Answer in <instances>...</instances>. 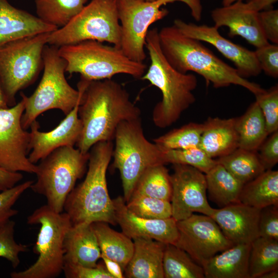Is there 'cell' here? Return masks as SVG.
I'll return each instance as SVG.
<instances>
[{
  "label": "cell",
  "instance_id": "cell-1",
  "mask_svg": "<svg viewBox=\"0 0 278 278\" xmlns=\"http://www.w3.org/2000/svg\"><path fill=\"white\" fill-rule=\"evenodd\" d=\"M78 84L82 90L78 108L82 131L76 145L81 152L88 153L98 142L112 141L122 121L141 118L140 109L117 82L81 78Z\"/></svg>",
  "mask_w": 278,
  "mask_h": 278
},
{
  "label": "cell",
  "instance_id": "cell-2",
  "mask_svg": "<svg viewBox=\"0 0 278 278\" xmlns=\"http://www.w3.org/2000/svg\"><path fill=\"white\" fill-rule=\"evenodd\" d=\"M162 51L169 63L182 73L194 72L215 88L240 85L254 95L265 90L242 77L237 70L217 57L201 41L183 34L173 25L159 30Z\"/></svg>",
  "mask_w": 278,
  "mask_h": 278
},
{
  "label": "cell",
  "instance_id": "cell-3",
  "mask_svg": "<svg viewBox=\"0 0 278 278\" xmlns=\"http://www.w3.org/2000/svg\"><path fill=\"white\" fill-rule=\"evenodd\" d=\"M150 64L141 79L158 88L162 95L152 112V121L157 127L165 128L173 124L196 98L193 91L198 85L193 74L182 73L175 69L163 54L157 28L149 29L145 39Z\"/></svg>",
  "mask_w": 278,
  "mask_h": 278
},
{
  "label": "cell",
  "instance_id": "cell-4",
  "mask_svg": "<svg viewBox=\"0 0 278 278\" xmlns=\"http://www.w3.org/2000/svg\"><path fill=\"white\" fill-rule=\"evenodd\" d=\"M113 150L112 141L98 142L90 149L85 177L70 193L64 205L72 225L95 222L117 224L106 178Z\"/></svg>",
  "mask_w": 278,
  "mask_h": 278
},
{
  "label": "cell",
  "instance_id": "cell-5",
  "mask_svg": "<svg viewBox=\"0 0 278 278\" xmlns=\"http://www.w3.org/2000/svg\"><path fill=\"white\" fill-rule=\"evenodd\" d=\"M44 72L41 80L33 94L25 99V106L21 119L23 129L30 128L31 124L42 113L51 109H59L65 115L80 101L82 88L78 84V90L67 82L65 72L66 63L58 53V47L46 45L43 49Z\"/></svg>",
  "mask_w": 278,
  "mask_h": 278
},
{
  "label": "cell",
  "instance_id": "cell-6",
  "mask_svg": "<svg viewBox=\"0 0 278 278\" xmlns=\"http://www.w3.org/2000/svg\"><path fill=\"white\" fill-rule=\"evenodd\" d=\"M59 55L66 63L65 72L79 73L88 81L111 79L118 74L141 78L147 66L127 57L120 47L86 40L58 47Z\"/></svg>",
  "mask_w": 278,
  "mask_h": 278
},
{
  "label": "cell",
  "instance_id": "cell-7",
  "mask_svg": "<svg viewBox=\"0 0 278 278\" xmlns=\"http://www.w3.org/2000/svg\"><path fill=\"white\" fill-rule=\"evenodd\" d=\"M29 224H39L33 251L36 261L26 269L13 271L11 278H55L63 272L64 240L72 223L68 215L57 213L47 204L36 209L27 217Z\"/></svg>",
  "mask_w": 278,
  "mask_h": 278
},
{
  "label": "cell",
  "instance_id": "cell-8",
  "mask_svg": "<svg viewBox=\"0 0 278 278\" xmlns=\"http://www.w3.org/2000/svg\"><path fill=\"white\" fill-rule=\"evenodd\" d=\"M89 157V152L83 153L74 146L54 150L37 165V180L30 188L44 196L53 211L62 212L68 195L86 171Z\"/></svg>",
  "mask_w": 278,
  "mask_h": 278
},
{
  "label": "cell",
  "instance_id": "cell-9",
  "mask_svg": "<svg viewBox=\"0 0 278 278\" xmlns=\"http://www.w3.org/2000/svg\"><path fill=\"white\" fill-rule=\"evenodd\" d=\"M114 138L113 165L119 171L123 198L127 203L142 173L151 166L164 164L162 150L146 138L141 118L120 123Z\"/></svg>",
  "mask_w": 278,
  "mask_h": 278
},
{
  "label": "cell",
  "instance_id": "cell-10",
  "mask_svg": "<svg viewBox=\"0 0 278 278\" xmlns=\"http://www.w3.org/2000/svg\"><path fill=\"white\" fill-rule=\"evenodd\" d=\"M121 38L117 0H92L66 25L50 33L48 44L59 47L95 40L120 47Z\"/></svg>",
  "mask_w": 278,
  "mask_h": 278
},
{
  "label": "cell",
  "instance_id": "cell-11",
  "mask_svg": "<svg viewBox=\"0 0 278 278\" xmlns=\"http://www.w3.org/2000/svg\"><path fill=\"white\" fill-rule=\"evenodd\" d=\"M175 1L185 3L195 20L201 18V0H117L121 28L120 48L127 57L134 61L144 62L146 57L145 39L149 27L168 13V11L161 6Z\"/></svg>",
  "mask_w": 278,
  "mask_h": 278
},
{
  "label": "cell",
  "instance_id": "cell-12",
  "mask_svg": "<svg viewBox=\"0 0 278 278\" xmlns=\"http://www.w3.org/2000/svg\"><path fill=\"white\" fill-rule=\"evenodd\" d=\"M50 32L21 38L0 47V81L9 107L17 93L36 79L43 67L42 54Z\"/></svg>",
  "mask_w": 278,
  "mask_h": 278
},
{
  "label": "cell",
  "instance_id": "cell-13",
  "mask_svg": "<svg viewBox=\"0 0 278 278\" xmlns=\"http://www.w3.org/2000/svg\"><path fill=\"white\" fill-rule=\"evenodd\" d=\"M14 106L0 109V168L12 172L36 173L37 165L28 159L30 133L23 129L21 119L24 97Z\"/></svg>",
  "mask_w": 278,
  "mask_h": 278
},
{
  "label": "cell",
  "instance_id": "cell-14",
  "mask_svg": "<svg viewBox=\"0 0 278 278\" xmlns=\"http://www.w3.org/2000/svg\"><path fill=\"white\" fill-rule=\"evenodd\" d=\"M177 225L179 235L175 245L201 266L218 252L234 245L209 216L193 214L177 221Z\"/></svg>",
  "mask_w": 278,
  "mask_h": 278
},
{
  "label": "cell",
  "instance_id": "cell-15",
  "mask_svg": "<svg viewBox=\"0 0 278 278\" xmlns=\"http://www.w3.org/2000/svg\"><path fill=\"white\" fill-rule=\"evenodd\" d=\"M170 175L172 217L177 221L197 212L211 216L214 208L208 202L205 173L193 166L173 164Z\"/></svg>",
  "mask_w": 278,
  "mask_h": 278
},
{
  "label": "cell",
  "instance_id": "cell-16",
  "mask_svg": "<svg viewBox=\"0 0 278 278\" xmlns=\"http://www.w3.org/2000/svg\"><path fill=\"white\" fill-rule=\"evenodd\" d=\"M173 25L185 36L207 42L214 46L234 64L235 68L242 77H255L261 73L254 51L250 50L224 38L215 26L199 25L186 23L179 19L174 20Z\"/></svg>",
  "mask_w": 278,
  "mask_h": 278
},
{
  "label": "cell",
  "instance_id": "cell-17",
  "mask_svg": "<svg viewBox=\"0 0 278 278\" xmlns=\"http://www.w3.org/2000/svg\"><path fill=\"white\" fill-rule=\"evenodd\" d=\"M80 102L55 128L50 131H40V125L37 120L32 122L30 126L29 148V151H31L28 157L32 163L35 164L59 147L76 145L82 131V124L78 116Z\"/></svg>",
  "mask_w": 278,
  "mask_h": 278
},
{
  "label": "cell",
  "instance_id": "cell-18",
  "mask_svg": "<svg viewBox=\"0 0 278 278\" xmlns=\"http://www.w3.org/2000/svg\"><path fill=\"white\" fill-rule=\"evenodd\" d=\"M112 200L116 222L128 237L132 239L148 238L175 245L179 233L177 221L172 217L155 219L140 217L128 210L123 197L119 196Z\"/></svg>",
  "mask_w": 278,
  "mask_h": 278
},
{
  "label": "cell",
  "instance_id": "cell-19",
  "mask_svg": "<svg viewBox=\"0 0 278 278\" xmlns=\"http://www.w3.org/2000/svg\"><path fill=\"white\" fill-rule=\"evenodd\" d=\"M260 211V209L238 202L218 209L214 208L210 217L234 245L251 244L259 237Z\"/></svg>",
  "mask_w": 278,
  "mask_h": 278
},
{
  "label": "cell",
  "instance_id": "cell-20",
  "mask_svg": "<svg viewBox=\"0 0 278 278\" xmlns=\"http://www.w3.org/2000/svg\"><path fill=\"white\" fill-rule=\"evenodd\" d=\"M211 16L217 28H229L230 37L240 36L256 48L269 43L261 28L258 12L249 9L242 1L214 9Z\"/></svg>",
  "mask_w": 278,
  "mask_h": 278
},
{
  "label": "cell",
  "instance_id": "cell-21",
  "mask_svg": "<svg viewBox=\"0 0 278 278\" xmlns=\"http://www.w3.org/2000/svg\"><path fill=\"white\" fill-rule=\"evenodd\" d=\"M58 28L37 16L15 8L8 0H0V47L21 38L51 32Z\"/></svg>",
  "mask_w": 278,
  "mask_h": 278
},
{
  "label": "cell",
  "instance_id": "cell-22",
  "mask_svg": "<svg viewBox=\"0 0 278 278\" xmlns=\"http://www.w3.org/2000/svg\"><path fill=\"white\" fill-rule=\"evenodd\" d=\"M132 240L133 252L124 270L125 277L164 278L163 258L166 244L148 238Z\"/></svg>",
  "mask_w": 278,
  "mask_h": 278
},
{
  "label": "cell",
  "instance_id": "cell-23",
  "mask_svg": "<svg viewBox=\"0 0 278 278\" xmlns=\"http://www.w3.org/2000/svg\"><path fill=\"white\" fill-rule=\"evenodd\" d=\"M64 262L95 267L101 251L92 223L72 225L64 240Z\"/></svg>",
  "mask_w": 278,
  "mask_h": 278
},
{
  "label": "cell",
  "instance_id": "cell-24",
  "mask_svg": "<svg viewBox=\"0 0 278 278\" xmlns=\"http://www.w3.org/2000/svg\"><path fill=\"white\" fill-rule=\"evenodd\" d=\"M251 244H238L216 254L202 265L206 278H250Z\"/></svg>",
  "mask_w": 278,
  "mask_h": 278
},
{
  "label": "cell",
  "instance_id": "cell-25",
  "mask_svg": "<svg viewBox=\"0 0 278 278\" xmlns=\"http://www.w3.org/2000/svg\"><path fill=\"white\" fill-rule=\"evenodd\" d=\"M235 118L208 117L203 123L199 148L214 159L226 155L238 148Z\"/></svg>",
  "mask_w": 278,
  "mask_h": 278
},
{
  "label": "cell",
  "instance_id": "cell-26",
  "mask_svg": "<svg viewBox=\"0 0 278 278\" xmlns=\"http://www.w3.org/2000/svg\"><path fill=\"white\" fill-rule=\"evenodd\" d=\"M108 224L92 223L101 255L116 262L124 272L133 254V241L124 233L111 228Z\"/></svg>",
  "mask_w": 278,
  "mask_h": 278
},
{
  "label": "cell",
  "instance_id": "cell-27",
  "mask_svg": "<svg viewBox=\"0 0 278 278\" xmlns=\"http://www.w3.org/2000/svg\"><path fill=\"white\" fill-rule=\"evenodd\" d=\"M238 202L259 209L278 205V171L267 170L245 183Z\"/></svg>",
  "mask_w": 278,
  "mask_h": 278
},
{
  "label": "cell",
  "instance_id": "cell-28",
  "mask_svg": "<svg viewBox=\"0 0 278 278\" xmlns=\"http://www.w3.org/2000/svg\"><path fill=\"white\" fill-rule=\"evenodd\" d=\"M238 148L256 151L269 135L265 118L255 101L241 116L235 118Z\"/></svg>",
  "mask_w": 278,
  "mask_h": 278
},
{
  "label": "cell",
  "instance_id": "cell-29",
  "mask_svg": "<svg viewBox=\"0 0 278 278\" xmlns=\"http://www.w3.org/2000/svg\"><path fill=\"white\" fill-rule=\"evenodd\" d=\"M206 190L211 201L220 207L238 202L244 184L217 163L205 173Z\"/></svg>",
  "mask_w": 278,
  "mask_h": 278
},
{
  "label": "cell",
  "instance_id": "cell-30",
  "mask_svg": "<svg viewBox=\"0 0 278 278\" xmlns=\"http://www.w3.org/2000/svg\"><path fill=\"white\" fill-rule=\"evenodd\" d=\"M216 160L244 184L265 171L256 151L240 148Z\"/></svg>",
  "mask_w": 278,
  "mask_h": 278
},
{
  "label": "cell",
  "instance_id": "cell-31",
  "mask_svg": "<svg viewBox=\"0 0 278 278\" xmlns=\"http://www.w3.org/2000/svg\"><path fill=\"white\" fill-rule=\"evenodd\" d=\"M164 278H204L203 267L185 251L166 244L163 258Z\"/></svg>",
  "mask_w": 278,
  "mask_h": 278
},
{
  "label": "cell",
  "instance_id": "cell-32",
  "mask_svg": "<svg viewBox=\"0 0 278 278\" xmlns=\"http://www.w3.org/2000/svg\"><path fill=\"white\" fill-rule=\"evenodd\" d=\"M172 186L168 169L164 164L147 168L140 176L132 196H144L170 201Z\"/></svg>",
  "mask_w": 278,
  "mask_h": 278
},
{
  "label": "cell",
  "instance_id": "cell-33",
  "mask_svg": "<svg viewBox=\"0 0 278 278\" xmlns=\"http://www.w3.org/2000/svg\"><path fill=\"white\" fill-rule=\"evenodd\" d=\"M88 0H35L37 16L46 23L61 28L85 6Z\"/></svg>",
  "mask_w": 278,
  "mask_h": 278
},
{
  "label": "cell",
  "instance_id": "cell-34",
  "mask_svg": "<svg viewBox=\"0 0 278 278\" xmlns=\"http://www.w3.org/2000/svg\"><path fill=\"white\" fill-rule=\"evenodd\" d=\"M278 269V240L258 237L251 243L249 258L250 278Z\"/></svg>",
  "mask_w": 278,
  "mask_h": 278
},
{
  "label": "cell",
  "instance_id": "cell-35",
  "mask_svg": "<svg viewBox=\"0 0 278 278\" xmlns=\"http://www.w3.org/2000/svg\"><path fill=\"white\" fill-rule=\"evenodd\" d=\"M203 123H189L153 139L162 149H186L199 147Z\"/></svg>",
  "mask_w": 278,
  "mask_h": 278
},
{
  "label": "cell",
  "instance_id": "cell-36",
  "mask_svg": "<svg viewBox=\"0 0 278 278\" xmlns=\"http://www.w3.org/2000/svg\"><path fill=\"white\" fill-rule=\"evenodd\" d=\"M161 149L164 165L167 163L187 165L206 173L217 163L216 160L209 157L199 147L186 149Z\"/></svg>",
  "mask_w": 278,
  "mask_h": 278
},
{
  "label": "cell",
  "instance_id": "cell-37",
  "mask_svg": "<svg viewBox=\"0 0 278 278\" xmlns=\"http://www.w3.org/2000/svg\"><path fill=\"white\" fill-rule=\"evenodd\" d=\"M128 210L140 217L165 219L172 217L170 201L144 196H132L126 203Z\"/></svg>",
  "mask_w": 278,
  "mask_h": 278
},
{
  "label": "cell",
  "instance_id": "cell-38",
  "mask_svg": "<svg viewBox=\"0 0 278 278\" xmlns=\"http://www.w3.org/2000/svg\"><path fill=\"white\" fill-rule=\"evenodd\" d=\"M15 222L10 220L0 227V257L8 260L13 268L20 264V254L28 250L27 245L15 241Z\"/></svg>",
  "mask_w": 278,
  "mask_h": 278
},
{
  "label": "cell",
  "instance_id": "cell-39",
  "mask_svg": "<svg viewBox=\"0 0 278 278\" xmlns=\"http://www.w3.org/2000/svg\"><path fill=\"white\" fill-rule=\"evenodd\" d=\"M265 120L269 135L278 131V86L255 95Z\"/></svg>",
  "mask_w": 278,
  "mask_h": 278
},
{
  "label": "cell",
  "instance_id": "cell-40",
  "mask_svg": "<svg viewBox=\"0 0 278 278\" xmlns=\"http://www.w3.org/2000/svg\"><path fill=\"white\" fill-rule=\"evenodd\" d=\"M33 182V180L26 181L0 192V227L19 213L13 206L22 195L30 188Z\"/></svg>",
  "mask_w": 278,
  "mask_h": 278
},
{
  "label": "cell",
  "instance_id": "cell-41",
  "mask_svg": "<svg viewBox=\"0 0 278 278\" xmlns=\"http://www.w3.org/2000/svg\"><path fill=\"white\" fill-rule=\"evenodd\" d=\"M63 272L66 278H113L107 271L104 263H98L95 267L64 262Z\"/></svg>",
  "mask_w": 278,
  "mask_h": 278
},
{
  "label": "cell",
  "instance_id": "cell-42",
  "mask_svg": "<svg viewBox=\"0 0 278 278\" xmlns=\"http://www.w3.org/2000/svg\"><path fill=\"white\" fill-rule=\"evenodd\" d=\"M258 233L259 237L278 240V205L260 209Z\"/></svg>",
  "mask_w": 278,
  "mask_h": 278
},
{
  "label": "cell",
  "instance_id": "cell-43",
  "mask_svg": "<svg viewBox=\"0 0 278 278\" xmlns=\"http://www.w3.org/2000/svg\"><path fill=\"white\" fill-rule=\"evenodd\" d=\"M262 71L272 77H278V46L267 44L254 51Z\"/></svg>",
  "mask_w": 278,
  "mask_h": 278
},
{
  "label": "cell",
  "instance_id": "cell-44",
  "mask_svg": "<svg viewBox=\"0 0 278 278\" xmlns=\"http://www.w3.org/2000/svg\"><path fill=\"white\" fill-rule=\"evenodd\" d=\"M269 135L256 151L265 170L272 169L278 162V131Z\"/></svg>",
  "mask_w": 278,
  "mask_h": 278
},
{
  "label": "cell",
  "instance_id": "cell-45",
  "mask_svg": "<svg viewBox=\"0 0 278 278\" xmlns=\"http://www.w3.org/2000/svg\"><path fill=\"white\" fill-rule=\"evenodd\" d=\"M258 19L266 39L278 43V10L269 9L258 12Z\"/></svg>",
  "mask_w": 278,
  "mask_h": 278
},
{
  "label": "cell",
  "instance_id": "cell-46",
  "mask_svg": "<svg viewBox=\"0 0 278 278\" xmlns=\"http://www.w3.org/2000/svg\"><path fill=\"white\" fill-rule=\"evenodd\" d=\"M23 175L20 172H12L0 168V192L10 188L22 180Z\"/></svg>",
  "mask_w": 278,
  "mask_h": 278
},
{
  "label": "cell",
  "instance_id": "cell-47",
  "mask_svg": "<svg viewBox=\"0 0 278 278\" xmlns=\"http://www.w3.org/2000/svg\"><path fill=\"white\" fill-rule=\"evenodd\" d=\"M101 258L107 271L113 278L125 277L124 271L118 263L102 255Z\"/></svg>",
  "mask_w": 278,
  "mask_h": 278
},
{
  "label": "cell",
  "instance_id": "cell-48",
  "mask_svg": "<svg viewBox=\"0 0 278 278\" xmlns=\"http://www.w3.org/2000/svg\"><path fill=\"white\" fill-rule=\"evenodd\" d=\"M277 1V0H250L245 4L250 10L259 12L271 9L273 4Z\"/></svg>",
  "mask_w": 278,
  "mask_h": 278
},
{
  "label": "cell",
  "instance_id": "cell-49",
  "mask_svg": "<svg viewBox=\"0 0 278 278\" xmlns=\"http://www.w3.org/2000/svg\"><path fill=\"white\" fill-rule=\"evenodd\" d=\"M4 93L0 81V109L8 108Z\"/></svg>",
  "mask_w": 278,
  "mask_h": 278
},
{
  "label": "cell",
  "instance_id": "cell-50",
  "mask_svg": "<svg viewBox=\"0 0 278 278\" xmlns=\"http://www.w3.org/2000/svg\"><path fill=\"white\" fill-rule=\"evenodd\" d=\"M278 277V269L267 272L260 276L258 278H277Z\"/></svg>",
  "mask_w": 278,
  "mask_h": 278
},
{
  "label": "cell",
  "instance_id": "cell-51",
  "mask_svg": "<svg viewBox=\"0 0 278 278\" xmlns=\"http://www.w3.org/2000/svg\"><path fill=\"white\" fill-rule=\"evenodd\" d=\"M242 0H222V4L223 6L230 5L237 1H240Z\"/></svg>",
  "mask_w": 278,
  "mask_h": 278
},
{
  "label": "cell",
  "instance_id": "cell-52",
  "mask_svg": "<svg viewBox=\"0 0 278 278\" xmlns=\"http://www.w3.org/2000/svg\"><path fill=\"white\" fill-rule=\"evenodd\" d=\"M145 1H149V2H151V1H155V0H145Z\"/></svg>",
  "mask_w": 278,
  "mask_h": 278
}]
</instances>
